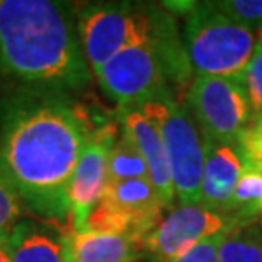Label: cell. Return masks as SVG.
Segmentation results:
<instances>
[{
    "label": "cell",
    "instance_id": "6da1fadb",
    "mask_svg": "<svg viewBox=\"0 0 262 262\" xmlns=\"http://www.w3.org/2000/svg\"><path fill=\"white\" fill-rule=\"evenodd\" d=\"M97 126L65 94L31 91L10 104L0 128V170L38 218L70 223L68 186Z\"/></svg>",
    "mask_w": 262,
    "mask_h": 262
},
{
    "label": "cell",
    "instance_id": "7a4b0ae2",
    "mask_svg": "<svg viewBox=\"0 0 262 262\" xmlns=\"http://www.w3.org/2000/svg\"><path fill=\"white\" fill-rule=\"evenodd\" d=\"M0 68L36 92L83 91L92 72L75 9L53 0H0Z\"/></svg>",
    "mask_w": 262,
    "mask_h": 262
},
{
    "label": "cell",
    "instance_id": "3957f363",
    "mask_svg": "<svg viewBox=\"0 0 262 262\" xmlns=\"http://www.w3.org/2000/svg\"><path fill=\"white\" fill-rule=\"evenodd\" d=\"M192 73L179 26L169 12L155 38L121 51L94 75L102 92L124 111L140 109L167 89L181 99Z\"/></svg>",
    "mask_w": 262,
    "mask_h": 262
},
{
    "label": "cell",
    "instance_id": "277c9868",
    "mask_svg": "<svg viewBox=\"0 0 262 262\" xmlns=\"http://www.w3.org/2000/svg\"><path fill=\"white\" fill-rule=\"evenodd\" d=\"M169 12L164 7L136 2H99L77 10V29L91 72L121 51L155 38Z\"/></svg>",
    "mask_w": 262,
    "mask_h": 262
},
{
    "label": "cell",
    "instance_id": "5b68a950",
    "mask_svg": "<svg viewBox=\"0 0 262 262\" xmlns=\"http://www.w3.org/2000/svg\"><path fill=\"white\" fill-rule=\"evenodd\" d=\"M182 43L198 75L237 78L252 58L257 41L252 31L235 24L213 2H194L184 15Z\"/></svg>",
    "mask_w": 262,
    "mask_h": 262
},
{
    "label": "cell",
    "instance_id": "8992f818",
    "mask_svg": "<svg viewBox=\"0 0 262 262\" xmlns=\"http://www.w3.org/2000/svg\"><path fill=\"white\" fill-rule=\"evenodd\" d=\"M140 109L155 124L164 140L176 199L181 206L199 204L204 169V141L189 109L181 102L172 89H167Z\"/></svg>",
    "mask_w": 262,
    "mask_h": 262
},
{
    "label": "cell",
    "instance_id": "52a82bcc",
    "mask_svg": "<svg viewBox=\"0 0 262 262\" xmlns=\"http://www.w3.org/2000/svg\"><path fill=\"white\" fill-rule=\"evenodd\" d=\"M184 99L204 145H235L254 118L247 92L235 78L198 75Z\"/></svg>",
    "mask_w": 262,
    "mask_h": 262
},
{
    "label": "cell",
    "instance_id": "ba28073f",
    "mask_svg": "<svg viewBox=\"0 0 262 262\" xmlns=\"http://www.w3.org/2000/svg\"><path fill=\"white\" fill-rule=\"evenodd\" d=\"M164 209V203L150 179L106 184L101 201L89 216L85 230L129 235L143 244V238L162 220Z\"/></svg>",
    "mask_w": 262,
    "mask_h": 262
},
{
    "label": "cell",
    "instance_id": "9c48e42d",
    "mask_svg": "<svg viewBox=\"0 0 262 262\" xmlns=\"http://www.w3.org/2000/svg\"><path fill=\"white\" fill-rule=\"evenodd\" d=\"M230 227H240L230 213L213 211L201 204H179L143 238V252L151 262H172Z\"/></svg>",
    "mask_w": 262,
    "mask_h": 262
},
{
    "label": "cell",
    "instance_id": "30bf717a",
    "mask_svg": "<svg viewBox=\"0 0 262 262\" xmlns=\"http://www.w3.org/2000/svg\"><path fill=\"white\" fill-rule=\"evenodd\" d=\"M118 140L113 123L99 124L89 136L85 148L68 186L70 199V230L83 232L94 208L102 198L107 179V155Z\"/></svg>",
    "mask_w": 262,
    "mask_h": 262
},
{
    "label": "cell",
    "instance_id": "8fae6325",
    "mask_svg": "<svg viewBox=\"0 0 262 262\" xmlns=\"http://www.w3.org/2000/svg\"><path fill=\"white\" fill-rule=\"evenodd\" d=\"M118 114L121 135L143 157L148 167V179L159 192L160 201L165 208H172L176 201V191L172 184L169 157L159 129L141 113V109H124Z\"/></svg>",
    "mask_w": 262,
    "mask_h": 262
},
{
    "label": "cell",
    "instance_id": "7c38bea8",
    "mask_svg": "<svg viewBox=\"0 0 262 262\" xmlns=\"http://www.w3.org/2000/svg\"><path fill=\"white\" fill-rule=\"evenodd\" d=\"M10 262H75L67 228L36 220H19L7 235Z\"/></svg>",
    "mask_w": 262,
    "mask_h": 262
},
{
    "label": "cell",
    "instance_id": "4fadbf2b",
    "mask_svg": "<svg viewBox=\"0 0 262 262\" xmlns=\"http://www.w3.org/2000/svg\"><path fill=\"white\" fill-rule=\"evenodd\" d=\"M244 172V162L235 145H204V169L199 204L220 213H230L233 192Z\"/></svg>",
    "mask_w": 262,
    "mask_h": 262
},
{
    "label": "cell",
    "instance_id": "5bb4252c",
    "mask_svg": "<svg viewBox=\"0 0 262 262\" xmlns=\"http://www.w3.org/2000/svg\"><path fill=\"white\" fill-rule=\"evenodd\" d=\"M67 238L75 262H136L145 257L141 240L129 235L67 228Z\"/></svg>",
    "mask_w": 262,
    "mask_h": 262
},
{
    "label": "cell",
    "instance_id": "9a60e30c",
    "mask_svg": "<svg viewBox=\"0 0 262 262\" xmlns=\"http://www.w3.org/2000/svg\"><path fill=\"white\" fill-rule=\"evenodd\" d=\"M230 214L240 223V227L255 225L262 218V170L244 167L233 192Z\"/></svg>",
    "mask_w": 262,
    "mask_h": 262
},
{
    "label": "cell",
    "instance_id": "2e32d148",
    "mask_svg": "<svg viewBox=\"0 0 262 262\" xmlns=\"http://www.w3.org/2000/svg\"><path fill=\"white\" fill-rule=\"evenodd\" d=\"M220 262H262V228L259 223L228 228L220 245Z\"/></svg>",
    "mask_w": 262,
    "mask_h": 262
},
{
    "label": "cell",
    "instance_id": "e0dca14e",
    "mask_svg": "<svg viewBox=\"0 0 262 262\" xmlns=\"http://www.w3.org/2000/svg\"><path fill=\"white\" fill-rule=\"evenodd\" d=\"M131 179H148V167L138 150L121 135L109 150L106 184Z\"/></svg>",
    "mask_w": 262,
    "mask_h": 262
},
{
    "label": "cell",
    "instance_id": "ac0fdd59",
    "mask_svg": "<svg viewBox=\"0 0 262 262\" xmlns=\"http://www.w3.org/2000/svg\"><path fill=\"white\" fill-rule=\"evenodd\" d=\"M223 15L249 31H262V0H223L213 2Z\"/></svg>",
    "mask_w": 262,
    "mask_h": 262
},
{
    "label": "cell",
    "instance_id": "d6986e66",
    "mask_svg": "<svg viewBox=\"0 0 262 262\" xmlns=\"http://www.w3.org/2000/svg\"><path fill=\"white\" fill-rule=\"evenodd\" d=\"M242 83L250 101V106L254 109V114L262 113V33L259 34L255 50L247 67L244 72L235 78Z\"/></svg>",
    "mask_w": 262,
    "mask_h": 262
},
{
    "label": "cell",
    "instance_id": "ffe728a7",
    "mask_svg": "<svg viewBox=\"0 0 262 262\" xmlns=\"http://www.w3.org/2000/svg\"><path fill=\"white\" fill-rule=\"evenodd\" d=\"M23 214V201L0 170V238H5Z\"/></svg>",
    "mask_w": 262,
    "mask_h": 262
},
{
    "label": "cell",
    "instance_id": "44dd1931",
    "mask_svg": "<svg viewBox=\"0 0 262 262\" xmlns=\"http://www.w3.org/2000/svg\"><path fill=\"white\" fill-rule=\"evenodd\" d=\"M227 230H223V232L213 235L209 238H204L196 247H192L189 252H186L184 255L174 259L172 262H220V245L223 242Z\"/></svg>",
    "mask_w": 262,
    "mask_h": 262
},
{
    "label": "cell",
    "instance_id": "7402d4cb",
    "mask_svg": "<svg viewBox=\"0 0 262 262\" xmlns=\"http://www.w3.org/2000/svg\"><path fill=\"white\" fill-rule=\"evenodd\" d=\"M0 262H10L7 254V237L0 238Z\"/></svg>",
    "mask_w": 262,
    "mask_h": 262
},
{
    "label": "cell",
    "instance_id": "603a6c76",
    "mask_svg": "<svg viewBox=\"0 0 262 262\" xmlns=\"http://www.w3.org/2000/svg\"><path fill=\"white\" fill-rule=\"evenodd\" d=\"M259 227L262 228V218H260V222H259Z\"/></svg>",
    "mask_w": 262,
    "mask_h": 262
},
{
    "label": "cell",
    "instance_id": "cb8c5ba5",
    "mask_svg": "<svg viewBox=\"0 0 262 262\" xmlns=\"http://www.w3.org/2000/svg\"><path fill=\"white\" fill-rule=\"evenodd\" d=\"M260 33H262V31H260Z\"/></svg>",
    "mask_w": 262,
    "mask_h": 262
}]
</instances>
